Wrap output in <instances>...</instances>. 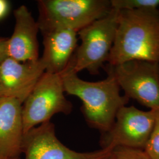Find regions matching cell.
<instances>
[{
  "label": "cell",
  "mask_w": 159,
  "mask_h": 159,
  "mask_svg": "<svg viewBox=\"0 0 159 159\" xmlns=\"http://www.w3.org/2000/svg\"><path fill=\"white\" fill-rule=\"evenodd\" d=\"M8 57V39L0 37V64Z\"/></svg>",
  "instance_id": "obj_16"
},
{
  "label": "cell",
  "mask_w": 159,
  "mask_h": 159,
  "mask_svg": "<svg viewBox=\"0 0 159 159\" xmlns=\"http://www.w3.org/2000/svg\"><path fill=\"white\" fill-rule=\"evenodd\" d=\"M114 148H102L79 152L66 146L57 138L51 121L38 125L24 134L23 154L25 159H112Z\"/></svg>",
  "instance_id": "obj_8"
},
{
  "label": "cell",
  "mask_w": 159,
  "mask_h": 159,
  "mask_svg": "<svg viewBox=\"0 0 159 159\" xmlns=\"http://www.w3.org/2000/svg\"><path fill=\"white\" fill-rule=\"evenodd\" d=\"M9 10V3L5 0H0V19L4 17Z\"/></svg>",
  "instance_id": "obj_17"
},
{
  "label": "cell",
  "mask_w": 159,
  "mask_h": 159,
  "mask_svg": "<svg viewBox=\"0 0 159 159\" xmlns=\"http://www.w3.org/2000/svg\"><path fill=\"white\" fill-rule=\"evenodd\" d=\"M46 71V65L41 58L28 62L7 58L0 64L2 96L16 98L23 104Z\"/></svg>",
  "instance_id": "obj_9"
},
{
  "label": "cell",
  "mask_w": 159,
  "mask_h": 159,
  "mask_svg": "<svg viewBox=\"0 0 159 159\" xmlns=\"http://www.w3.org/2000/svg\"><path fill=\"white\" fill-rule=\"evenodd\" d=\"M112 159H150L143 150L124 147H117L113 150Z\"/></svg>",
  "instance_id": "obj_15"
},
{
  "label": "cell",
  "mask_w": 159,
  "mask_h": 159,
  "mask_svg": "<svg viewBox=\"0 0 159 159\" xmlns=\"http://www.w3.org/2000/svg\"><path fill=\"white\" fill-rule=\"evenodd\" d=\"M119 13V10L112 7L106 16L78 31L81 44L71 59L75 73L87 70L91 74H98L107 62L115 40Z\"/></svg>",
  "instance_id": "obj_4"
},
{
  "label": "cell",
  "mask_w": 159,
  "mask_h": 159,
  "mask_svg": "<svg viewBox=\"0 0 159 159\" xmlns=\"http://www.w3.org/2000/svg\"><path fill=\"white\" fill-rule=\"evenodd\" d=\"M128 98L150 108L159 109V63L134 60L116 66L107 65Z\"/></svg>",
  "instance_id": "obj_6"
},
{
  "label": "cell",
  "mask_w": 159,
  "mask_h": 159,
  "mask_svg": "<svg viewBox=\"0 0 159 159\" xmlns=\"http://www.w3.org/2000/svg\"><path fill=\"white\" fill-rule=\"evenodd\" d=\"M111 7L119 10H157L159 0H111Z\"/></svg>",
  "instance_id": "obj_13"
},
{
  "label": "cell",
  "mask_w": 159,
  "mask_h": 159,
  "mask_svg": "<svg viewBox=\"0 0 159 159\" xmlns=\"http://www.w3.org/2000/svg\"><path fill=\"white\" fill-rule=\"evenodd\" d=\"M37 21L42 33L58 29L78 33L106 16L112 8L108 0H40Z\"/></svg>",
  "instance_id": "obj_3"
},
{
  "label": "cell",
  "mask_w": 159,
  "mask_h": 159,
  "mask_svg": "<svg viewBox=\"0 0 159 159\" xmlns=\"http://www.w3.org/2000/svg\"><path fill=\"white\" fill-rule=\"evenodd\" d=\"M61 74L45 72L22 104L24 134L38 125L50 121L55 114L68 115L73 104L64 96Z\"/></svg>",
  "instance_id": "obj_5"
},
{
  "label": "cell",
  "mask_w": 159,
  "mask_h": 159,
  "mask_svg": "<svg viewBox=\"0 0 159 159\" xmlns=\"http://www.w3.org/2000/svg\"><path fill=\"white\" fill-rule=\"evenodd\" d=\"M42 34L44 51L41 58L46 65V71L61 74L68 67L78 47L77 32L58 29Z\"/></svg>",
  "instance_id": "obj_12"
},
{
  "label": "cell",
  "mask_w": 159,
  "mask_h": 159,
  "mask_svg": "<svg viewBox=\"0 0 159 159\" xmlns=\"http://www.w3.org/2000/svg\"><path fill=\"white\" fill-rule=\"evenodd\" d=\"M14 14V30L11 37L8 39V57L20 62L37 60L39 58V24L25 6H20Z\"/></svg>",
  "instance_id": "obj_11"
},
{
  "label": "cell",
  "mask_w": 159,
  "mask_h": 159,
  "mask_svg": "<svg viewBox=\"0 0 159 159\" xmlns=\"http://www.w3.org/2000/svg\"><path fill=\"white\" fill-rule=\"evenodd\" d=\"M22 103L16 98L0 97V159H20L24 128Z\"/></svg>",
  "instance_id": "obj_10"
},
{
  "label": "cell",
  "mask_w": 159,
  "mask_h": 159,
  "mask_svg": "<svg viewBox=\"0 0 159 159\" xmlns=\"http://www.w3.org/2000/svg\"><path fill=\"white\" fill-rule=\"evenodd\" d=\"M155 111H143L134 106H123L117 113L111 129L102 133V148L117 147L144 150L152 131Z\"/></svg>",
  "instance_id": "obj_7"
},
{
  "label": "cell",
  "mask_w": 159,
  "mask_h": 159,
  "mask_svg": "<svg viewBox=\"0 0 159 159\" xmlns=\"http://www.w3.org/2000/svg\"><path fill=\"white\" fill-rule=\"evenodd\" d=\"M2 96V94H1V90H0V97H1Z\"/></svg>",
  "instance_id": "obj_18"
},
{
  "label": "cell",
  "mask_w": 159,
  "mask_h": 159,
  "mask_svg": "<svg viewBox=\"0 0 159 159\" xmlns=\"http://www.w3.org/2000/svg\"><path fill=\"white\" fill-rule=\"evenodd\" d=\"M140 60L159 63V9L119 10L108 65Z\"/></svg>",
  "instance_id": "obj_2"
},
{
  "label": "cell",
  "mask_w": 159,
  "mask_h": 159,
  "mask_svg": "<svg viewBox=\"0 0 159 159\" xmlns=\"http://www.w3.org/2000/svg\"><path fill=\"white\" fill-rule=\"evenodd\" d=\"M154 111V125L144 151L150 159H159V109Z\"/></svg>",
  "instance_id": "obj_14"
},
{
  "label": "cell",
  "mask_w": 159,
  "mask_h": 159,
  "mask_svg": "<svg viewBox=\"0 0 159 159\" xmlns=\"http://www.w3.org/2000/svg\"><path fill=\"white\" fill-rule=\"evenodd\" d=\"M107 73V77L103 80L85 81L73 70L71 60L61 74L65 92L79 98L87 123L102 133L111 129L119 110L130 100L125 95H121V89L113 75Z\"/></svg>",
  "instance_id": "obj_1"
}]
</instances>
